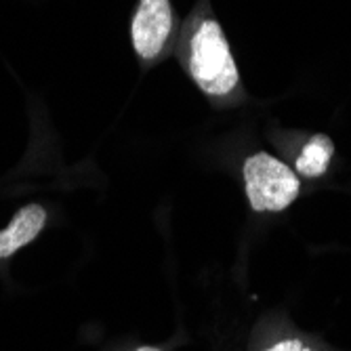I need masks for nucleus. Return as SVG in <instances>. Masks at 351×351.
I'll use <instances>...</instances> for the list:
<instances>
[{
    "instance_id": "f257e3e1",
    "label": "nucleus",
    "mask_w": 351,
    "mask_h": 351,
    "mask_svg": "<svg viewBox=\"0 0 351 351\" xmlns=\"http://www.w3.org/2000/svg\"><path fill=\"white\" fill-rule=\"evenodd\" d=\"M183 63L191 80L208 97H228L240 82L230 43L215 19H200L191 29Z\"/></svg>"
},
{
    "instance_id": "f03ea898",
    "label": "nucleus",
    "mask_w": 351,
    "mask_h": 351,
    "mask_svg": "<svg viewBox=\"0 0 351 351\" xmlns=\"http://www.w3.org/2000/svg\"><path fill=\"white\" fill-rule=\"evenodd\" d=\"M246 198L257 213H280L299 196V177L278 158L259 152L244 162Z\"/></svg>"
},
{
    "instance_id": "7ed1b4c3",
    "label": "nucleus",
    "mask_w": 351,
    "mask_h": 351,
    "mask_svg": "<svg viewBox=\"0 0 351 351\" xmlns=\"http://www.w3.org/2000/svg\"><path fill=\"white\" fill-rule=\"evenodd\" d=\"M173 7L171 0H139V7L131 21V40L135 53L143 61L160 57L173 34Z\"/></svg>"
},
{
    "instance_id": "20e7f679",
    "label": "nucleus",
    "mask_w": 351,
    "mask_h": 351,
    "mask_svg": "<svg viewBox=\"0 0 351 351\" xmlns=\"http://www.w3.org/2000/svg\"><path fill=\"white\" fill-rule=\"evenodd\" d=\"M45 221H47V213L38 204H29L17 210L7 230L0 232V259L11 257L13 252H17L19 248L34 240L40 234Z\"/></svg>"
},
{
    "instance_id": "39448f33",
    "label": "nucleus",
    "mask_w": 351,
    "mask_h": 351,
    "mask_svg": "<svg viewBox=\"0 0 351 351\" xmlns=\"http://www.w3.org/2000/svg\"><path fill=\"white\" fill-rule=\"evenodd\" d=\"M335 156V143L328 135H313L305 147L301 149L299 158H297V171L307 177V179H315L322 177L328 171V165Z\"/></svg>"
},
{
    "instance_id": "423d86ee",
    "label": "nucleus",
    "mask_w": 351,
    "mask_h": 351,
    "mask_svg": "<svg viewBox=\"0 0 351 351\" xmlns=\"http://www.w3.org/2000/svg\"><path fill=\"white\" fill-rule=\"evenodd\" d=\"M265 351H313L311 347H307L303 341H297V339H289V341H280L276 345H271L269 349Z\"/></svg>"
},
{
    "instance_id": "0eeeda50",
    "label": "nucleus",
    "mask_w": 351,
    "mask_h": 351,
    "mask_svg": "<svg viewBox=\"0 0 351 351\" xmlns=\"http://www.w3.org/2000/svg\"><path fill=\"white\" fill-rule=\"evenodd\" d=\"M135 351H160V349H156V347H139Z\"/></svg>"
}]
</instances>
